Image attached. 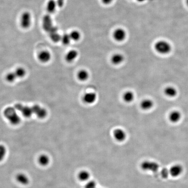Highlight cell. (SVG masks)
Listing matches in <instances>:
<instances>
[{
	"instance_id": "obj_13",
	"label": "cell",
	"mask_w": 188,
	"mask_h": 188,
	"mask_svg": "<svg viewBox=\"0 0 188 188\" xmlns=\"http://www.w3.org/2000/svg\"><path fill=\"white\" fill-rule=\"evenodd\" d=\"M49 35L51 40L53 42H57L61 41V36L57 32V28L54 26L52 29L49 31Z\"/></svg>"
},
{
	"instance_id": "obj_31",
	"label": "cell",
	"mask_w": 188,
	"mask_h": 188,
	"mask_svg": "<svg viewBox=\"0 0 188 188\" xmlns=\"http://www.w3.org/2000/svg\"><path fill=\"white\" fill-rule=\"evenodd\" d=\"M64 0H57V5L60 7H61L63 5L64 3Z\"/></svg>"
},
{
	"instance_id": "obj_32",
	"label": "cell",
	"mask_w": 188,
	"mask_h": 188,
	"mask_svg": "<svg viewBox=\"0 0 188 188\" xmlns=\"http://www.w3.org/2000/svg\"><path fill=\"white\" fill-rule=\"evenodd\" d=\"M113 1V0H102V2L104 5H108L111 4Z\"/></svg>"
},
{
	"instance_id": "obj_29",
	"label": "cell",
	"mask_w": 188,
	"mask_h": 188,
	"mask_svg": "<svg viewBox=\"0 0 188 188\" xmlns=\"http://www.w3.org/2000/svg\"><path fill=\"white\" fill-rule=\"evenodd\" d=\"M170 174L169 170L166 168H163L161 172L162 177L164 179H166Z\"/></svg>"
},
{
	"instance_id": "obj_18",
	"label": "cell",
	"mask_w": 188,
	"mask_h": 188,
	"mask_svg": "<svg viewBox=\"0 0 188 188\" xmlns=\"http://www.w3.org/2000/svg\"><path fill=\"white\" fill-rule=\"evenodd\" d=\"M154 106L153 101L150 99H145L141 102L140 106L142 110H148L151 109Z\"/></svg>"
},
{
	"instance_id": "obj_33",
	"label": "cell",
	"mask_w": 188,
	"mask_h": 188,
	"mask_svg": "<svg viewBox=\"0 0 188 188\" xmlns=\"http://www.w3.org/2000/svg\"><path fill=\"white\" fill-rule=\"evenodd\" d=\"M137 1L138 2H144V1H145V0H137Z\"/></svg>"
},
{
	"instance_id": "obj_8",
	"label": "cell",
	"mask_w": 188,
	"mask_h": 188,
	"mask_svg": "<svg viewBox=\"0 0 188 188\" xmlns=\"http://www.w3.org/2000/svg\"><path fill=\"white\" fill-rule=\"evenodd\" d=\"M169 174L174 177H178L181 175L183 171V166L180 164H175L173 165L169 170Z\"/></svg>"
},
{
	"instance_id": "obj_17",
	"label": "cell",
	"mask_w": 188,
	"mask_h": 188,
	"mask_svg": "<svg viewBox=\"0 0 188 188\" xmlns=\"http://www.w3.org/2000/svg\"><path fill=\"white\" fill-rule=\"evenodd\" d=\"M124 60V57L121 54L116 53L111 57V61L113 64L118 65L122 63Z\"/></svg>"
},
{
	"instance_id": "obj_34",
	"label": "cell",
	"mask_w": 188,
	"mask_h": 188,
	"mask_svg": "<svg viewBox=\"0 0 188 188\" xmlns=\"http://www.w3.org/2000/svg\"><path fill=\"white\" fill-rule=\"evenodd\" d=\"M186 4L188 6V0H186Z\"/></svg>"
},
{
	"instance_id": "obj_21",
	"label": "cell",
	"mask_w": 188,
	"mask_h": 188,
	"mask_svg": "<svg viewBox=\"0 0 188 188\" xmlns=\"http://www.w3.org/2000/svg\"><path fill=\"white\" fill-rule=\"evenodd\" d=\"M57 4L54 0H49L47 2L46 9L47 12L50 14H52L55 12Z\"/></svg>"
},
{
	"instance_id": "obj_27",
	"label": "cell",
	"mask_w": 188,
	"mask_h": 188,
	"mask_svg": "<svg viewBox=\"0 0 188 188\" xmlns=\"http://www.w3.org/2000/svg\"><path fill=\"white\" fill-rule=\"evenodd\" d=\"M71 40L69 34H64L61 36V41L64 45H68L70 43Z\"/></svg>"
},
{
	"instance_id": "obj_7",
	"label": "cell",
	"mask_w": 188,
	"mask_h": 188,
	"mask_svg": "<svg viewBox=\"0 0 188 188\" xmlns=\"http://www.w3.org/2000/svg\"><path fill=\"white\" fill-rule=\"evenodd\" d=\"M34 114L39 119H44L47 116V111L44 108L36 105L32 106Z\"/></svg>"
},
{
	"instance_id": "obj_28",
	"label": "cell",
	"mask_w": 188,
	"mask_h": 188,
	"mask_svg": "<svg viewBox=\"0 0 188 188\" xmlns=\"http://www.w3.org/2000/svg\"><path fill=\"white\" fill-rule=\"evenodd\" d=\"M6 152V148L5 146L0 144V162L2 161L5 158Z\"/></svg>"
},
{
	"instance_id": "obj_15",
	"label": "cell",
	"mask_w": 188,
	"mask_h": 188,
	"mask_svg": "<svg viewBox=\"0 0 188 188\" xmlns=\"http://www.w3.org/2000/svg\"><path fill=\"white\" fill-rule=\"evenodd\" d=\"M78 54V52L76 50H69L65 55V60L67 62H72L77 57Z\"/></svg>"
},
{
	"instance_id": "obj_23",
	"label": "cell",
	"mask_w": 188,
	"mask_h": 188,
	"mask_svg": "<svg viewBox=\"0 0 188 188\" xmlns=\"http://www.w3.org/2000/svg\"><path fill=\"white\" fill-rule=\"evenodd\" d=\"M14 73V75L16 79L18 78H22L26 75V70L23 68H19L16 69Z\"/></svg>"
},
{
	"instance_id": "obj_6",
	"label": "cell",
	"mask_w": 188,
	"mask_h": 188,
	"mask_svg": "<svg viewBox=\"0 0 188 188\" xmlns=\"http://www.w3.org/2000/svg\"><path fill=\"white\" fill-rule=\"evenodd\" d=\"M113 37L116 41H123L126 38V31L122 28H117L113 32Z\"/></svg>"
},
{
	"instance_id": "obj_10",
	"label": "cell",
	"mask_w": 188,
	"mask_h": 188,
	"mask_svg": "<svg viewBox=\"0 0 188 188\" xmlns=\"http://www.w3.org/2000/svg\"><path fill=\"white\" fill-rule=\"evenodd\" d=\"M42 27L47 32H49L54 27L52 20L49 16H45L43 18L42 21Z\"/></svg>"
},
{
	"instance_id": "obj_20",
	"label": "cell",
	"mask_w": 188,
	"mask_h": 188,
	"mask_svg": "<svg viewBox=\"0 0 188 188\" xmlns=\"http://www.w3.org/2000/svg\"><path fill=\"white\" fill-rule=\"evenodd\" d=\"M164 93L169 97L173 98L176 96L177 91L173 87L168 86L165 89Z\"/></svg>"
},
{
	"instance_id": "obj_14",
	"label": "cell",
	"mask_w": 188,
	"mask_h": 188,
	"mask_svg": "<svg viewBox=\"0 0 188 188\" xmlns=\"http://www.w3.org/2000/svg\"><path fill=\"white\" fill-rule=\"evenodd\" d=\"M181 114L179 111L175 110L170 113L169 119L171 122L172 123H177L181 119Z\"/></svg>"
},
{
	"instance_id": "obj_24",
	"label": "cell",
	"mask_w": 188,
	"mask_h": 188,
	"mask_svg": "<svg viewBox=\"0 0 188 188\" xmlns=\"http://www.w3.org/2000/svg\"><path fill=\"white\" fill-rule=\"evenodd\" d=\"M89 73L85 70H82L80 71L78 74V78L79 79L82 81H85L87 80L89 78Z\"/></svg>"
},
{
	"instance_id": "obj_26",
	"label": "cell",
	"mask_w": 188,
	"mask_h": 188,
	"mask_svg": "<svg viewBox=\"0 0 188 188\" xmlns=\"http://www.w3.org/2000/svg\"><path fill=\"white\" fill-rule=\"evenodd\" d=\"M69 35L71 40L74 41H78L81 37V33L77 30H74L71 31Z\"/></svg>"
},
{
	"instance_id": "obj_2",
	"label": "cell",
	"mask_w": 188,
	"mask_h": 188,
	"mask_svg": "<svg viewBox=\"0 0 188 188\" xmlns=\"http://www.w3.org/2000/svg\"><path fill=\"white\" fill-rule=\"evenodd\" d=\"M154 47L157 52L161 54H167L171 50V46L169 43L163 40L157 41L155 44Z\"/></svg>"
},
{
	"instance_id": "obj_3",
	"label": "cell",
	"mask_w": 188,
	"mask_h": 188,
	"mask_svg": "<svg viewBox=\"0 0 188 188\" xmlns=\"http://www.w3.org/2000/svg\"><path fill=\"white\" fill-rule=\"evenodd\" d=\"M15 108L16 110L22 113V115L26 118H29L34 114L33 108L32 107L24 106L21 104H16L15 105Z\"/></svg>"
},
{
	"instance_id": "obj_1",
	"label": "cell",
	"mask_w": 188,
	"mask_h": 188,
	"mask_svg": "<svg viewBox=\"0 0 188 188\" xmlns=\"http://www.w3.org/2000/svg\"><path fill=\"white\" fill-rule=\"evenodd\" d=\"M4 115L12 125H17L21 122V119L17 114L15 108L7 107L4 110Z\"/></svg>"
},
{
	"instance_id": "obj_11",
	"label": "cell",
	"mask_w": 188,
	"mask_h": 188,
	"mask_svg": "<svg viewBox=\"0 0 188 188\" xmlns=\"http://www.w3.org/2000/svg\"><path fill=\"white\" fill-rule=\"evenodd\" d=\"M113 136L117 141H124L126 138V134L123 129H117L114 130Z\"/></svg>"
},
{
	"instance_id": "obj_16",
	"label": "cell",
	"mask_w": 188,
	"mask_h": 188,
	"mask_svg": "<svg viewBox=\"0 0 188 188\" xmlns=\"http://www.w3.org/2000/svg\"><path fill=\"white\" fill-rule=\"evenodd\" d=\"M17 182L23 185H26L29 183V179L25 174L20 173L17 174L16 177Z\"/></svg>"
},
{
	"instance_id": "obj_9",
	"label": "cell",
	"mask_w": 188,
	"mask_h": 188,
	"mask_svg": "<svg viewBox=\"0 0 188 188\" xmlns=\"http://www.w3.org/2000/svg\"><path fill=\"white\" fill-rule=\"evenodd\" d=\"M97 99L96 94L92 92L86 93L83 97V100L87 104H92L95 103Z\"/></svg>"
},
{
	"instance_id": "obj_25",
	"label": "cell",
	"mask_w": 188,
	"mask_h": 188,
	"mask_svg": "<svg viewBox=\"0 0 188 188\" xmlns=\"http://www.w3.org/2000/svg\"><path fill=\"white\" fill-rule=\"evenodd\" d=\"M78 177V179L82 181H86L89 178V173L86 170L82 171L79 173Z\"/></svg>"
},
{
	"instance_id": "obj_30",
	"label": "cell",
	"mask_w": 188,
	"mask_h": 188,
	"mask_svg": "<svg viewBox=\"0 0 188 188\" xmlns=\"http://www.w3.org/2000/svg\"><path fill=\"white\" fill-rule=\"evenodd\" d=\"M85 188H97L96 187V184L94 181H91L87 183L85 186Z\"/></svg>"
},
{
	"instance_id": "obj_19",
	"label": "cell",
	"mask_w": 188,
	"mask_h": 188,
	"mask_svg": "<svg viewBox=\"0 0 188 188\" xmlns=\"http://www.w3.org/2000/svg\"><path fill=\"white\" fill-rule=\"evenodd\" d=\"M38 162L41 166H46L50 162V158L47 155L42 154L38 157Z\"/></svg>"
},
{
	"instance_id": "obj_5",
	"label": "cell",
	"mask_w": 188,
	"mask_h": 188,
	"mask_svg": "<svg viewBox=\"0 0 188 188\" xmlns=\"http://www.w3.org/2000/svg\"><path fill=\"white\" fill-rule=\"evenodd\" d=\"M159 165L155 162L145 161L141 164V168L145 171H149L152 172H156L159 169Z\"/></svg>"
},
{
	"instance_id": "obj_12",
	"label": "cell",
	"mask_w": 188,
	"mask_h": 188,
	"mask_svg": "<svg viewBox=\"0 0 188 188\" xmlns=\"http://www.w3.org/2000/svg\"><path fill=\"white\" fill-rule=\"evenodd\" d=\"M51 55L49 51L47 50H42L38 55V59L42 63H47L50 61Z\"/></svg>"
},
{
	"instance_id": "obj_4",
	"label": "cell",
	"mask_w": 188,
	"mask_h": 188,
	"mask_svg": "<svg viewBox=\"0 0 188 188\" xmlns=\"http://www.w3.org/2000/svg\"><path fill=\"white\" fill-rule=\"evenodd\" d=\"M32 22L31 14L28 12L22 13L20 18V25L24 29H28L31 26Z\"/></svg>"
},
{
	"instance_id": "obj_22",
	"label": "cell",
	"mask_w": 188,
	"mask_h": 188,
	"mask_svg": "<svg viewBox=\"0 0 188 188\" xmlns=\"http://www.w3.org/2000/svg\"><path fill=\"white\" fill-rule=\"evenodd\" d=\"M123 98L124 100L126 103H131L134 100L135 95L131 91H128L124 94Z\"/></svg>"
}]
</instances>
